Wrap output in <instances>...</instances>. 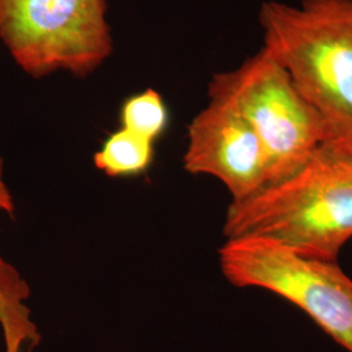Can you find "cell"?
Wrapping results in <instances>:
<instances>
[{
    "mask_svg": "<svg viewBox=\"0 0 352 352\" xmlns=\"http://www.w3.org/2000/svg\"><path fill=\"white\" fill-rule=\"evenodd\" d=\"M223 234L270 240L304 257L337 263L352 238V154L324 144L294 175L231 201Z\"/></svg>",
    "mask_w": 352,
    "mask_h": 352,
    "instance_id": "1",
    "label": "cell"
},
{
    "mask_svg": "<svg viewBox=\"0 0 352 352\" xmlns=\"http://www.w3.org/2000/svg\"><path fill=\"white\" fill-rule=\"evenodd\" d=\"M258 24L263 47L321 118L327 144L352 154V0H266Z\"/></svg>",
    "mask_w": 352,
    "mask_h": 352,
    "instance_id": "2",
    "label": "cell"
},
{
    "mask_svg": "<svg viewBox=\"0 0 352 352\" xmlns=\"http://www.w3.org/2000/svg\"><path fill=\"white\" fill-rule=\"evenodd\" d=\"M208 96L234 107L251 124L265 151L267 184L294 175L327 144L321 118L264 47L239 67L215 72Z\"/></svg>",
    "mask_w": 352,
    "mask_h": 352,
    "instance_id": "3",
    "label": "cell"
},
{
    "mask_svg": "<svg viewBox=\"0 0 352 352\" xmlns=\"http://www.w3.org/2000/svg\"><path fill=\"white\" fill-rule=\"evenodd\" d=\"M0 42L36 78L90 75L113 51L107 0H0Z\"/></svg>",
    "mask_w": 352,
    "mask_h": 352,
    "instance_id": "4",
    "label": "cell"
},
{
    "mask_svg": "<svg viewBox=\"0 0 352 352\" xmlns=\"http://www.w3.org/2000/svg\"><path fill=\"white\" fill-rule=\"evenodd\" d=\"M219 265L231 285L285 298L352 352V279L337 263L304 257L270 240L235 238L219 250Z\"/></svg>",
    "mask_w": 352,
    "mask_h": 352,
    "instance_id": "5",
    "label": "cell"
},
{
    "mask_svg": "<svg viewBox=\"0 0 352 352\" xmlns=\"http://www.w3.org/2000/svg\"><path fill=\"white\" fill-rule=\"evenodd\" d=\"M184 168L218 179L240 201L269 182L263 145L251 124L225 102L209 100L188 126Z\"/></svg>",
    "mask_w": 352,
    "mask_h": 352,
    "instance_id": "6",
    "label": "cell"
},
{
    "mask_svg": "<svg viewBox=\"0 0 352 352\" xmlns=\"http://www.w3.org/2000/svg\"><path fill=\"white\" fill-rule=\"evenodd\" d=\"M29 295V286L20 273L0 257V325L7 352H24L38 342L37 329L24 304Z\"/></svg>",
    "mask_w": 352,
    "mask_h": 352,
    "instance_id": "7",
    "label": "cell"
},
{
    "mask_svg": "<svg viewBox=\"0 0 352 352\" xmlns=\"http://www.w3.org/2000/svg\"><path fill=\"white\" fill-rule=\"evenodd\" d=\"M154 160V142L119 128L103 141L93 161L98 170L111 177L136 176L146 171Z\"/></svg>",
    "mask_w": 352,
    "mask_h": 352,
    "instance_id": "8",
    "label": "cell"
},
{
    "mask_svg": "<svg viewBox=\"0 0 352 352\" xmlns=\"http://www.w3.org/2000/svg\"><path fill=\"white\" fill-rule=\"evenodd\" d=\"M120 124L155 142L168 126V110L162 96L151 88L126 98L120 107Z\"/></svg>",
    "mask_w": 352,
    "mask_h": 352,
    "instance_id": "9",
    "label": "cell"
},
{
    "mask_svg": "<svg viewBox=\"0 0 352 352\" xmlns=\"http://www.w3.org/2000/svg\"><path fill=\"white\" fill-rule=\"evenodd\" d=\"M4 164L0 158V210L6 212L10 217H14V204H13L12 195L4 182Z\"/></svg>",
    "mask_w": 352,
    "mask_h": 352,
    "instance_id": "10",
    "label": "cell"
}]
</instances>
